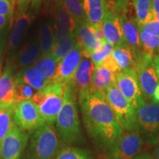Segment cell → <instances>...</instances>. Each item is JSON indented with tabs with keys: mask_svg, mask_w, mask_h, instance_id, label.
I'll return each mask as SVG.
<instances>
[{
	"mask_svg": "<svg viewBox=\"0 0 159 159\" xmlns=\"http://www.w3.org/2000/svg\"><path fill=\"white\" fill-rule=\"evenodd\" d=\"M64 85L52 82L41 90L38 91L31 100L36 105L45 122L52 125L62 108Z\"/></svg>",
	"mask_w": 159,
	"mask_h": 159,
	"instance_id": "4",
	"label": "cell"
},
{
	"mask_svg": "<svg viewBox=\"0 0 159 159\" xmlns=\"http://www.w3.org/2000/svg\"><path fill=\"white\" fill-rule=\"evenodd\" d=\"M155 159H159V141L156 144V148H155Z\"/></svg>",
	"mask_w": 159,
	"mask_h": 159,
	"instance_id": "45",
	"label": "cell"
},
{
	"mask_svg": "<svg viewBox=\"0 0 159 159\" xmlns=\"http://www.w3.org/2000/svg\"><path fill=\"white\" fill-rule=\"evenodd\" d=\"M13 121L20 128L30 133L46 123L31 99L21 101L14 105Z\"/></svg>",
	"mask_w": 159,
	"mask_h": 159,
	"instance_id": "8",
	"label": "cell"
},
{
	"mask_svg": "<svg viewBox=\"0 0 159 159\" xmlns=\"http://www.w3.org/2000/svg\"><path fill=\"white\" fill-rule=\"evenodd\" d=\"M134 159H155L151 155L148 153H140Z\"/></svg>",
	"mask_w": 159,
	"mask_h": 159,
	"instance_id": "43",
	"label": "cell"
},
{
	"mask_svg": "<svg viewBox=\"0 0 159 159\" xmlns=\"http://www.w3.org/2000/svg\"><path fill=\"white\" fill-rule=\"evenodd\" d=\"M60 150L56 130L52 128V125L45 123L30 133L21 159H54Z\"/></svg>",
	"mask_w": 159,
	"mask_h": 159,
	"instance_id": "3",
	"label": "cell"
},
{
	"mask_svg": "<svg viewBox=\"0 0 159 159\" xmlns=\"http://www.w3.org/2000/svg\"><path fill=\"white\" fill-rule=\"evenodd\" d=\"M54 159H93V157L87 150L68 146L61 149Z\"/></svg>",
	"mask_w": 159,
	"mask_h": 159,
	"instance_id": "31",
	"label": "cell"
},
{
	"mask_svg": "<svg viewBox=\"0 0 159 159\" xmlns=\"http://www.w3.org/2000/svg\"><path fill=\"white\" fill-rule=\"evenodd\" d=\"M82 57V49L79 43L77 42L73 49L58 63L53 82L63 85L69 84L74 78Z\"/></svg>",
	"mask_w": 159,
	"mask_h": 159,
	"instance_id": "12",
	"label": "cell"
},
{
	"mask_svg": "<svg viewBox=\"0 0 159 159\" xmlns=\"http://www.w3.org/2000/svg\"><path fill=\"white\" fill-rule=\"evenodd\" d=\"M49 1H52V0H32L31 8L33 10V11L37 13L43 4L48 2Z\"/></svg>",
	"mask_w": 159,
	"mask_h": 159,
	"instance_id": "40",
	"label": "cell"
},
{
	"mask_svg": "<svg viewBox=\"0 0 159 159\" xmlns=\"http://www.w3.org/2000/svg\"><path fill=\"white\" fill-rule=\"evenodd\" d=\"M77 42L76 36L63 37L57 39L52 49V56L57 63H59L73 49Z\"/></svg>",
	"mask_w": 159,
	"mask_h": 159,
	"instance_id": "26",
	"label": "cell"
},
{
	"mask_svg": "<svg viewBox=\"0 0 159 159\" xmlns=\"http://www.w3.org/2000/svg\"><path fill=\"white\" fill-rule=\"evenodd\" d=\"M3 47L2 41H0V59H1V52H2V47ZM0 68H1V61H0Z\"/></svg>",
	"mask_w": 159,
	"mask_h": 159,
	"instance_id": "46",
	"label": "cell"
},
{
	"mask_svg": "<svg viewBox=\"0 0 159 159\" xmlns=\"http://www.w3.org/2000/svg\"><path fill=\"white\" fill-rule=\"evenodd\" d=\"M9 1L11 2V3L12 4V5H13V6H15L16 2H18V0H9Z\"/></svg>",
	"mask_w": 159,
	"mask_h": 159,
	"instance_id": "47",
	"label": "cell"
},
{
	"mask_svg": "<svg viewBox=\"0 0 159 159\" xmlns=\"http://www.w3.org/2000/svg\"><path fill=\"white\" fill-rule=\"evenodd\" d=\"M76 38L82 49V56L86 58H91L93 53L102 47V41H99L95 36L92 25L88 21L78 24Z\"/></svg>",
	"mask_w": 159,
	"mask_h": 159,
	"instance_id": "14",
	"label": "cell"
},
{
	"mask_svg": "<svg viewBox=\"0 0 159 159\" xmlns=\"http://www.w3.org/2000/svg\"><path fill=\"white\" fill-rule=\"evenodd\" d=\"M66 8L72 16L77 24L87 21L82 0H63Z\"/></svg>",
	"mask_w": 159,
	"mask_h": 159,
	"instance_id": "32",
	"label": "cell"
},
{
	"mask_svg": "<svg viewBox=\"0 0 159 159\" xmlns=\"http://www.w3.org/2000/svg\"><path fill=\"white\" fill-rule=\"evenodd\" d=\"M116 84L119 91L136 109L146 101L141 90L137 74L133 67L119 71Z\"/></svg>",
	"mask_w": 159,
	"mask_h": 159,
	"instance_id": "9",
	"label": "cell"
},
{
	"mask_svg": "<svg viewBox=\"0 0 159 159\" xmlns=\"http://www.w3.org/2000/svg\"><path fill=\"white\" fill-rule=\"evenodd\" d=\"M34 89L15 76V102L16 104L24 100L31 99L34 95Z\"/></svg>",
	"mask_w": 159,
	"mask_h": 159,
	"instance_id": "33",
	"label": "cell"
},
{
	"mask_svg": "<svg viewBox=\"0 0 159 159\" xmlns=\"http://www.w3.org/2000/svg\"><path fill=\"white\" fill-rule=\"evenodd\" d=\"M153 63L155 70H156L157 77H158V79L159 80V55L153 57Z\"/></svg>",
	"mask_w": 159,
	"mask_h": 159,
	"instance_id": "42",
	"label": "cell"
},
{
	"mask_svg": "<svg viewBox=\"0 0 159 159\" xmlns=\"http://www.w3.org/2000/svg\"><path fill=\"white\" fill-rule=\"evenodd\" d=\"M112 56L118 65L119 71L134 68V55L132 50L125 43L115 46Z\"/></svg>",
	"mask_w": 159,
	"mask_h": 159,
	"instance_id": "25",
	"label": "cell"
},
{
	"mask_svg": "<svg viewBox=\"0 0 159 159\" xmlns=\"http://www.w3.org/2000/svg\"><path fill=\"white\" fill-rule=\"evenodd\" d=\"M144 141L138 130L123 132L108 153L113 159H134L141 153Z\"/></svg>",
	"mask_w": 159,
	"mask_h": 159,
	"instance_id": "11",
	"label": "cell"
},
{
	"mask_svg": "<svg viewBox=\"0 0 159 159\" xmlns=\"http://www.w3.org/2000/svg\"><path fill=\"white\" fill-rule=\"evenodd\" d=\"M32 0H18L17 2V14L25 13L27 11V7L31 3Z\"/></svg>",
	"mask_w": 159,
	"mask_h": 159,
	"instance_id": "39",
	"label": "cell"
},
{
	"mask_svg": "<svg viewBox=\"0 0 159 159\" xmlns=\"http://www.w3.org/2000/svg\"><path fill=\"white\" fill-rule=\"evenodd\" d=\"M134 8L138 24H146L153 20L152 0H134Z\"/></svg>",
	"mask_w": 159,
	"mask_h": 159,
	"instance_id": "28",
	"label": "cell"
},
{
	"mask_svg": "<svg viewBox=\"0 0 159 159\" xmlns=\"http://www.w3.org/2000/svg\"><path fill=\"white\" fill-rule=\"evenodd\" d=\"M13 19L11 17L0 16V41L4 40L3 35L6 33V29L8 27L9 25H12Z\"/></svg>",
	"mask_w": 159,
	"mask_h": 159,
	"instance_id": "38",
	"label": "cell"
},
{
	"mask_svg": "<svg viewBox=\"0 0 159 159\" xmlns=\"http://www.w3.org/2000/svg\"><path fill=\"white\" fill-rule=\"evenodd\" d=\"M95 66L91 58L82 57L74 78L68 84L74 91L75 94H80L90 89L91 78Z\"/></svg>",
	"mask_w": 159,
	"mask_h": 159,
	"instance_id": "15",
	"label": "cell"
},
{
	"mask_svg": "<svg viewBox=\"0 0 159 159\" xmlns=\"http://www.w3.org/2000/svg\"><path fill=\"white\" fill-rule=\"evenodd\" d=\"M29 135L14 122L0 148V159H21L28 142Z\"/></svg>",
	"mask_w": 159,
	"mask_h": 159,
	"instance_id": "10",
	"label": "cell"
},
{
	"mask_svg": "<svg viewBox=\"0 0 159 159\" xmlns=\"http://www.w3.org/2000/svg\"><path fill=\"white\" fill-rule=\"evenodd\" d=\"M136 111L139 132L148 142L156 144L159 141V105L146 100Z\"/></svg>",
	"mask_w": 159,
	"mask_h": 159,
	"instance_id": "7",
	"label": "cell"
},
{
	"mask_svg": "<svg viewBox=\"0 0 159 159\" xmlns=\"http://www.w3.org/2000/svg\"><path fill=\"white\" fill-rule=\"evenodd\" d=\"M83 5L88 22L92 25H102L109 8L105 0H83Z\"/></svg>",
	"mask_w": 159,
	"mask_h": 159,
	"instance_id": "21",
	"label": "cell"
},
{
	"mask_svg": "<svg viewBox=\"0 0 159 159\" xmlns=\"http://www.w3.org/2000/svg\"><path fill=\"white\" fill-rule=\"evenodd\" d=\"M78 102L87 132L97 148L108 155L123 131L105 95L89 89L78 95Z\"/></svg>",
	"mask_w": 159,
	"mask_h": 159,
	"instance_id": "1",
	"label": "cell"
},
{
	"mask_svg": "<svg viewBox=\"0 0 159 159\" xmlns=\"http://www.w3.org/2000/svg\"><path fill=\"white\" fill-rule=\"evenodd\" d=\"M56 41L55 33L52 26L50 24L46 23L41 26L40 30V47L41 55L51 54L52 49Z\"/></svg>",
	"mask_w": 159,
	"mask_h": 159,
	"instance_id": "27",
	"label": "cell"
},
{
	"mask_svg": "<svg viewBox=\"0 0 159 159\" xmlns=\"http://www.w3.org/2000/svg\"><path fill=\"white\" fill-rule=\"evenodd\" d=\"M102 25L103 35L107 42L114 47L125 43L119 16L111 7L105 13Z\"/></svg>",
	"mask_w": 159,
	"mask_h": 159,
	"instance_id": "17",
	"label": "cell"
},
{
	"mask_svg": "<svg viewBox=\"0 0 159 159\" xmlns=\"http://www.w3.org/2000/svg\"><path fill=\"white\" fill-rule=\"evenodd\" d=\"M119 16L125 43L132 50V52L140 50L139 30L136 20L131 19L125 14H120Z\"/></svg>",
	"mask_w": 159,
	"mask_h": 159,
	"instance_id": "18",
	"label": "cell"
},
{
	"mask_svg": "<svg viewBox=\"0 0 159 159\" xmlns=\"http://www.w3.org/2000/svg\"><path fill=\"white\" fill-rule=\"evenodd\" d=\"M153 20L159 21V0H152Z\"/></svg>",
	"mask_w": 159,
	"mask_h": 159,
	"instance_id": "41",
	"label": "cell"
},
{
	"mask_svg": "<svg viewBox=\"0 0 159 159\" xmlns=\"http://www.w3.org/2000/svg\"><path fill=\"white\" fill-rule=\"evenodd\" d=\"M58 63H57L51 54L41 55L35 64L33 68L39 74L42 76L49 83H52L57 72Z\"/></svg>",
	"mask_w": 159,
	"mask_h": 159,
	"instance_id": "22",
	"label": "cell"
},
{
	"mask_svg": "<svg viewBox=\"0 0 159 159\" xmlns=\"http://www.w3.org/2000/svg\"><path fill=\"white\" fill-rule=\"evenodd\" d=\"M107 159H113V158H109V157H108V158Z\"/></svg>",
	"mask_w": 159,
	"mask_h": 159,
	"instance_id": "49",
	"label": "cell"
},
{
	"mask_svg": "<svg viewBox=\"0 0 159 159\" xmlns=\"http://www.w3.org/2000/svg\"><path fill=\"white\" fill-rule=\"evenodd\" d=\"M139 30L159 36V21H152L146 24H138Z\"/></svg>",
	"mask_w": 159,
	"mask_h": 159,
	"instance_id": "35",
	"label": "cell"
},
{
	"mask_svg": "<svg viewBox=\"0 0 159 159\" xmlns=\"http://www.w3.org/2000/svg\"><path fill=\"white\" fill-rule=\"evenodd\" d=\"M15 76V66L8 63L0 77V108L16 105Z\"/></svg>",
	"mask_w": 159,
	"mask_h": 159,
	"instance_id": "16",
	"label": "cell"
},
{
	"mask_svg": "<svg viewBox=\"0 0 159 159\" xmlns=\"http://www.w3.org/2000/svg\"><path fill=\"white\" fill-rule=\"evenodd\" d=\"M104 95L123 132L138 130L136 108L119 91L116 83L107 89Z\"/></svg>",
	"mask_w": 159,
	"mask_h": 159,
	"instance_id": "5",
	"label": "cell"
},
{
	"mask_svg": "<svg viewBox=\"0 0 159 159\" xmlns=\"http://www.w3.org/2000/svg\"><path fill=\"white\" fill-rule=\"evenodd\" d=\"M153 103L159 104V83L156 89V91H155L154 97H153Z\"/></svg>",
	"mask_w": 159,
	"mask_h": 159,
	"instance_id": "44",
	"label": "cell"
},
{
	"mask_svg": "<svg viewBox=\"0 0 159 159\" xmlns=\"http://www.w3.org/2000/svg\"><path fill=\"white\" fill-rule=\"evenodd\" d=\"M14 6L9 0H0V16L11 17L13 19V13Z\"/></svg>",
	"mask_w": 159,
	"mask_h": 159,
	"instance_id": "36",
	"label": "cell"
},
{
	"mask_svg": "<svg viewBox=\"0 0 159 159\" xmlns=\"http://www.w3.org/2000/svg\"><path fill=\"white\" fill-rule=\"evenodd\" d=\"M114 46L111 43L107 42L105 40L102 41V47L101 48L94 52L91 55V60L92 61L94 65L98 66L101 63V62L104 60L105 57H108V55L112 54V52L114 50Z\"/></svg>",
	"mask_w": 159,
	"mask_h": 159,
	"instance_id": "34",
	"label": "cell"
},
{
	"mask_svg": "<svg viewBox=\"0 0 159 159\" xmlns=\"http://www.w3.org/2000/svg\"><path fill=\"white\" fill-rule=\"evenodd\" d=\"M17 16L9 38L8 50L10 52L15 51L19 47L33 19L32 16L27 12L19 13Z\"/></svg>",
	"mask_w": 159,
	"mask_h": 159,
	"instance_id": "19",
	"label": "cell"
},
{
	"mask_svg": "<svg viewBox=\"0 0 159 159\" xmlns=\"http://www.w3.org/2000/svg\"><path fill=\"white\" fill-rule=\"evenodd\" d=\"M55 33L57 39L76 36L78 24L66 8L63 0H56L55 6Z\"/></svg>",
	"mask_w": 159,
	"mask_h": 159,
	"instance_id": "13",
	"label": "cell"
},
{
	"mask_svg": "<svg viewBox=\"0 0 159 159\" xmlns=\"http://www.w3.org/2000/svg\"><path fill=\"white\" fill-rule=\"evenodd\" d=\"M16 76L19 77L23 82L30 85L34 90L37 91L41 90L49 83H51L43 78L42 76H41L35 70L33 65L27 68L21 69L19 72L16 73Z\"/></svg>",
	"mask_w": 159,
	"mask_h": 159,
	"instance_id": "24",
	"label": "cell"
},
{
	"mask_svg": "<svg viewBox=\"0 0 159 159\" xmlns=\"http://www.w3.org/2000/svg\"><path fill=\"white\" fill-rule=\"evenodd\" d=\"M82 1H83V0H82Z\"/></svg>",
	"mask_w": 159,
	"mask_h": 159,
	"instance_id": "51",
	"label": "cell"
},
{
	"mask_svg": "<svg viewBox=\"0 0 159 159\" xmlns=\"http://www.w3.org/2000/svg\"><path fill=\"white\" fill-rule=\"evenodd\" d=\"M100 65L110 69V70H111L113 72H114L116 75H118V73L119 72L118 65H117V63H116V61H115V60L114 59V57H113L111 54L108 55V57H105L102 62H101Z\"/></svg>",
	"mask_w": 159,
	"mask_h": 159,
	"instance_id": "37",
	"label": "cell"
},
{
	"mask_svg": "<svg viewBox=\"0 0 159 159\" xmlns=\"http://www.w3.org/2000/svg\"><path fill=\"white\" fill-rule=\"evenodd\" d=\"M41 52V47L38 41H33L25 45L17 55V65L22 69L30 66L39 58Z\"/></svg>",
	"mask_w": 159,
	"mask_h": 159,
	"instance_id": "23",
	"label": "cell"
},
{
	"mask_svg": "<svg viewBox=\"0 0 159 159\" xmlns=\"http://www.w3.org/2000/svg\"><path fill=\"white\" fill-rule=\"evenodd\" d=\"M0 77H1V72H0Z\"/></svg>",
	"mask_w": 159,
	"mask_h": 159,
	"instance_id": "50",
	"label": "cell"
},
{
	"mask_svg": "<svg viewBox=\"0 0 159 159\" xmlns=\"http://www.w3.org/2000/svg\"><path fill=\"white\" fill-rule=\"evenodd\" d=\"M14 105L0 108V148L13 125V113Z\"/></svg>",
	"mask_w": 159,
	"mask_h": 159,
	"instance_id": "30",
	"label": "cell"
},
{
	"mask_svg": "<svg viewBox=\"0 0 159 159\" xmlns=\"http://www.w3.org/2000/svg\"><path fill=\"white\" fill-rule=\"evenodd\" d=\"M117 75L102 65L96 66L93 72L90 90L99 91L103 94L111 85L116 83Z\"/></svg>",
	"mask_w": 159,
	"mask_h": 159,
	"instance_id": "20",
	"label": "cell"
},
{
	"mask_svg": "<svg viewBox=\"0 0 159 159\" xmlns=\"http://www.w3.org/2000/svg\"><path fill=\"white\" fill-rule=\"evenodd\" d=\"M134 69L138 77L141 90L145 98L153 102L156 89L158 85V79L155 70L153 56L142 49L133 52Z\"/></svg>",
	"mask_w": 159,
	"mask_h": 159,
	"instance_id": "6",
	"label": "cell"
},
{
	"mask_svg": "<svg viewBox=\"0 0 159 159\" xmlns=\"http://www.w3.org/2000/svg\"><path fill=\"white\" fill-rule=\"evenodd\" d=\"M141 49L152 56L159 55V36L139 31Z\"/></svg>",
	"mask_w": 159,
	"mask_h": 159,
	"instance_id": "29",
	"label": "cell"
},
{
	"mask_svg": "<svg viewBox=\"0 0 159 159\" xmlns=\"http://www.w3.org/2000/svg\"><path fill=\"white\" fill-rule=\"evenodd\" d=\"M105 2H106L108 4L109 6H110L111 5V3H113L114 0H105Z\"/></svg>",
	"mask_w": 159,
	"mask_h": 159,
	"instance_id": "48",
	"label": "cell"
},
{
	"mask_svg": "<svg viewBox=\"0 0 159 159\" xmlns=\"http://www.w3.org/2000/svg\"><path fill=\"white\" fill-rule=\"evenodd\" d=\"M76 96L70 85H64L62 108L56 119V132L63 144H78L83 141Z\"/></svg>",
	"mask_w": 159,
	"mask_h": 159,
	"instance_id": "2",
	"label": "cell"
}]
</instances>
